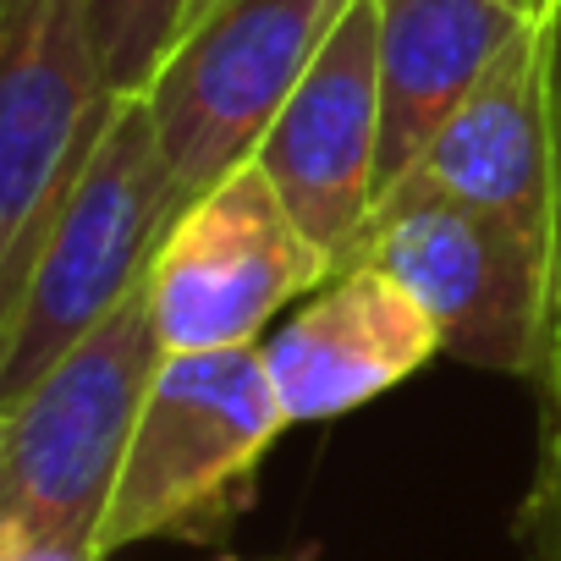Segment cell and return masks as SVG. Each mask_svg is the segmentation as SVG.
Masks as SVG:
<instances>
[{
	"instance_id": "obj_5",
	"label": "cell",
	"mask_w": 561,
	"mask_h": 561,
	"mask_svg": "<svg viewBox=\"0 0 561 561\" xmlns=\"http://www.w3.org/2000/svg\"><path fill=\"white\" fill-rule=\"evenodd\" d=\"M336 275L259 160L187 198L149 264V309L165 353L259 347L280 309Z\"/></svg>"
},
{
	"instance_id": "obj_15",
	"label": "cell",
	"mask_w": 561,
	"mask_h": 561,
	"mask_svg": "<svg viewBox=\"0 0 561 561\" xmlns=\"http://www.w3.org/2000/svg\"><path fill=\"white\" fill-rule=\"evenodd\" d=\"M209 7H220V0H198V12H193V18H204ZM187 28H193V23H187Z\"/></svg>"
},
{
	"instance_id": "obj_14",
	"label": "cell",
	"mask_w": 561,
	"mask_h": 561,
	"mask_svg": "<svg viewBox=\"0 0 561 561\" xmlns=\"http://www.w3.org/2000/svg\"><path fill=\"white\" fill-rule=\"evenodd\" d=\"M0 561H89V556L39 545V539H28L23 528H7V523H0Z\"/></svg>"
},
{
	"instance_id": "obj_3",
	"label": "cell",
	"mask_w": 561,
	"mask_h": 561,
	"mask_svg": "<svg viewBox=\"0 0 561 561\" xmlns=\"http://www.w3.org/2000/svg\"><path fill=\"white\" fill-rule=\"evenodd\" d=\"M280 430L293 419L259 347L165 353L100 528V561L149 539L215 545L248 506Z\"/></svg>"
},
{
	"instance_id": "obj_4",
	"label": "cell",
	"mask_w": 561,
	"mask_h": 561,
	"mask_svg": "<svg viewBox=\"0 0 561 561\" xmlns=\"http://www.w3.org/2000/svg\"><path fill=\"white\" fill-rule=\"evenodd\" d=\"M116 100L94 0H0V309L23 293Z\"/></svg>"
},
{
	"instance_id": "obj_10",
	"label": "cell",
	"mask_w": 561,
	"mask_h": 561,
	"mask_svg": "<svg viewBox=\"0 0 561 561\" xmlns=\"http://www.w3.org/2000/svg\"><path fill=\"white\" fill-rule=\"evenodd\" d=\"M391 193H446L512 220L550 259L556 226V78L545 12L490 67L468 105L446 122L430 154ZM386 193V198H391Z\"/></svg>"
},
{
	"instance_id": "obj_9",
	"label": "cell",
	"mask_w": 561,
	"mask_h": 561,
	"mask_svg": "<svg viewBox=\"0 0 561 561\" xmlns=\"http://www.w3.org/2000/svg\"><path fill=\"white\" fill-rule=\"evenodd\" d=\"M259 353L287 419L320 424L419 375L435 353H446V336L391 270L347 264L304 298L287 325H275Z\"/></svg>"
},
{
	"instance_id": "obj_2",
	"label": "cell",
	"mask_w": 561,
	"mask_h": 561,
	"mask_svg": "<svg viewBox=\"0 0 561 561\" xmlns=\"http://www.w3.org/2000/svg\"><path fill=\"white\" fill-rule=\"evenodd\" d=\"M160 364L165 342L144 280L23 397L0 402V523L100 561V528Z\"/></svg>"
},
{
	"instance_id": "obj_12",
	"label": "cell",
	"mask_w": 561,
	"mask_h": 561,
	"mask_svg": "<svg viewBox=\"0 0 561 561\" xmlns=\"http://www.w3.org/2000/svg\"><path fill=\"white\" fill-rule=\"evenodd\" d=\"M528 386L539 397V446L517 512V539L523 561H561V314H545V353Z\"/></svg>"
},
{
	"instance_id": "obj_8",
	"label": "cell",
	"mask_w": 561,
	"mask_h": 561,
	"mask_svg": "<svg viewBox=\"0 0 561 561\" xmlns=\"http://www.w3.org/2000/svg\"><path fill=\"white\" fill-rule=\"evenodd\" d=\"M380 0H353L253 154L336 270L358 259L380 198Z\"/></svg>"
},
{
	"instance_id": "obj_6",
	"label": "cell",
	"mask_w": 561,
	"mask_h": 561,
	"mask_svg": "<svg viewBox=\"0 0 561 561\" xmlns=\"http://www.w3.org/2000/svg\"><path fill=\"white\" fill-rule=\"evenodd\" d=\"M353 0H220L176 39L144 100L182 198L242 171Z\"/></svg>"
},
{
	"instance_id": "obj_13",
	"label": "cell",
	"mask_w": 561,
	"mask_h": 561,
	"mask_svg": "<svg viewBox=\"0 0 561 561\" xmlns=\"http://www.w3.org/2000/svg\"><path fill=\"white\" fill-rule=\"evenodd\" d=\"M100 7V45L116 94H144L160 61L187 34L198 0H94Z\"/></svg>"
},
{
	"instance_id": "obj_11",
	"label": "cell",
	"mask_w": 561,
	"mask_h": 561,
	"mask_svg": "<svg viewBox=\"0 0 561 561\" xmlns=\"http://www.w3.org/2000/svg\"><path fill=\"white\" fill-rule=\"evenodd\" d=\"M539 12L534 0H380V198L430 154Z\"/></svg>"
},
{
	"instance_id": "obj_16",
	"label": "cell",
	"mask_w": 561,
	"mask_h": 561,
	"mask_svg": "<svg viewBox=\"0 0 561 561\" xmlns=\"http://www.w3.org/2000/svg\"><path fill=\"white\" fill-rule=\"evenodd\" d=\"M534 7H545V0H534Z\"/></svg>"
},
{
	"instance_id": "obj_7",
	"label": "cell",
	"mask_w": 561,
	"mask_h": 561,
	"mask_svg": "<svg viewBox=\"0 0 561 561\" xmlns=\"http://www.w3.org/2000/svg\"><path fill=\"white\" fill-rule=\"evenodd\" d=\"M353 264H380L430 309L446 353L534 380L550 314V259L512 220L446 193H391L375 204Z\"/></svg>"
},
{
	"instance_id": "obj_1",
	"label": "cell",
	"mask_w": 561,
	"mask_h": 561,
	"mask_svg": "<svg viewBox=\"0 0 561 561\" xmlns=\"http://www.w3.org/2000/svg\"><path fill=\"white\" fill-rule=\"evenodd\" d=\"M182 204L149 100L122 94L23 293L0 309V402L23 397L144 287Z\"/></svg>"
}]
</instances>
